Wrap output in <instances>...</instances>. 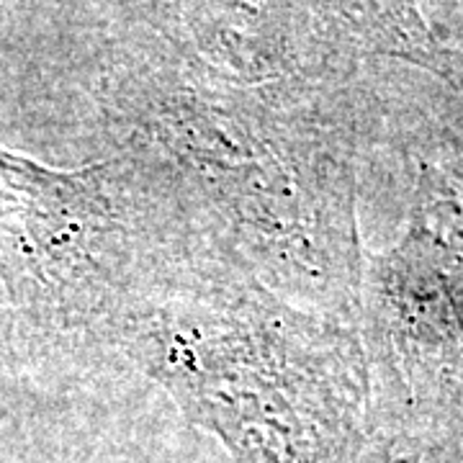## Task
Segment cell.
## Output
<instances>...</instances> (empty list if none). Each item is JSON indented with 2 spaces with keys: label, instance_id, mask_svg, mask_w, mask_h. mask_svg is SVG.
<instances>
[{
  "label": "cell",
  "instance_id": "cell-4",
  "mask_svg": "<svg viewBox=\"0 0 463 463\" xmlns=\"http://www.w3.org/2000/svg\"><path fill=\"white\" fill-rule=\"evenodd\" d=\"M315 5L368 50L463 85V57L438 44L417 11V0H315Z\"/></svg>",
  "mask_w": 463,
  "mask_h": 463
},
{
  "label": "cell",
  "instance_id": "cell-2",
  "mask_svg": "<svg viewBox=\"0 0 463 463\" xmlns=\"http://www.w3.org/2000/svg\"><path fill=\"white\" fill-rule=\"evenodd\" d=\"M137 100L134 155L212 230L209 245L297 304H337L358 286L347 170L298 114L199 90Z\"/></svg>",
  "mask_w": 463,
  "mask_h": 463
},
{
  "label": "cell",
  "instance_id": "cell-3",
  "mask_svg": "<svg viewBox=\"0 0 463 463\" xmlns=\"http://www.w3.org/2000/svg\"><path fill=\"white\" fill-rule=\"evenodd\" d=\"M181 209L137 155L57 170L0 147V283L36 327L109 340L139 288L196 245Z\"/></svg>",
  "mask_w": 463,
  "mask_h": 463
},
{
  "label": "cell",
  "instance_id": "cell-1",
  "mask_svg": "<svg viewBox=\"0 0 463 463\" xmlns=\"http://www.w3.org/2000/svg\"><path fill=\"white\" fill-rule=\"evenodd\" d=\"M109 343L240 463H327L365 379L347 330L199 242L139 288Z\"/></svg>",
  "mask_w": 463,
  "mask_h": 463
}]
</instances>
